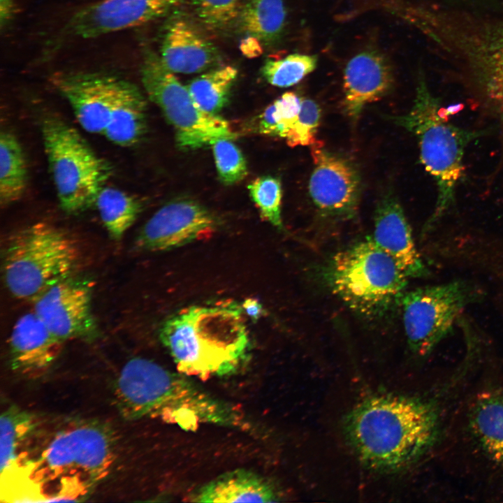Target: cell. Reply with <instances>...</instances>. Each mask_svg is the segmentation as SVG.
Segmentation results:
<instances>
[{
  "label": "cell",
  "instance_id": "obj_1",
  "mask_svg": "<svg viewBox=\"0 0 503 503\" xmlns=\"http://www.w3.org/2000/svg\"><path fill=\"white\" fill-rule=\"evenodd\" d=\"M116 458L112 428L94 420L68 423L34 455L1 475L6 497L24 502H78L110 473Z\"/></svg>",
  "mask_w": 503,
  "mask_h": 503
},
{
  "label": "cell",
  "instance_id": "obj_2",
  "mask_svg": "<svg viewBox=\"0 0 503 503\" xmlns=\"http://www.w3.org/2000/svg\"><path fill=\"white\" fill-rule=\"evenodd\" d=\"M113 396L118 411L129 421L160 419L185 431H196L201 425L251 428L240 408L213 396L189 376L144 358H131L122 367Z\"/></svg>",
  "mask_w": 503,
  "mask_h": 503
},
{
  "label": "cell",
  "instance_id": "obj_3",
  "mask_svg": "<svg viewBox=\"0 0 503 503\" xmlns=\"http://www.w3.org/2000/svg\"><path fill=\"white\" fill-rule=\"evenodd\" d=\"M438 416L429 402L397 395H374L358 403L344 423L358 458L380 471L407 467L433 445Z\"/></svg>",
  "mask_w": 503,
  "mask_h": 503
},
{
  "label": "cell",
  "instance_id": "obj_4",
  "mask_svg": "<svg viewBox=\"0 0 503 503\" xmlns=\"http://www.w3.org/2000/svg\"><path fill=\"white\" fill-rule=\"evenodd\" d=\"M242 312L224 302L191 306L165 321L159 338L178 372L203 380L233 374L250 346Z\"/></svg>",
  "mask_w": 503,
  "mask_h": 503
},
{
  "label": "cell",
  "instance_id": "obj_5",
  "mask_svg": "<svg viewBox=\"0 0 503 503\" xmlns=\"http://www.w3.org/2000/svg\"><path fill=\"white\" fill-rule=\"evenodd\" d=\"M398 125L416 137L420 159L435 180L437 198L435 210L425 224L430 231L455 202V191L464 177V153L467 145L485 134L484 131L463 129L444 117L439 100L420 78L411 110L405 115L390 117Z\"/></svg>",
  "mask_w": 503,
  "mask_h": 503
},
{
  "label": "cell",
  "instance_id": "obj_6",
  "mask_svg": "<svg viewBox=\"0 0 503 503\" xmlns=\"http://www.w3.org/2000/svg\"><path fill=\"white\" fill-rule=\"evenodd\" d=\"M323 276L335 295L369 318L380 317L400 303L408 278L372 237L335 254Z\"/></svg>",
  "mask_w": 503,
  "mask_h": 503
},
{
  "label": "cell",
  "instance_id": "obj_7",
  "mask_svg": "<svg viewBox=\"0 0 503 503\" xmlns=\"http://www.w3.org/2000/svg\"><path fill=\"white\" fill-rule=\"evenodd\" d=\"M78 260V247L64 231L45 222L31 224L13 235L5 247L6 286L15 298L34 300L66 279Z\"/></svg>",
  "mask_w": 503,
  "mask_h": 503
},
{
  "label": "cell",
  "instance_id": "obj_8",
  "mask_svg": "<svg viewBox=\"0 0 503 503\" xmlns=\"http://www.w3.org/2000/svg\"><path fill=\"white\" fill-rule=\"evenodd\" d=\"M45 152L62 209L78 212L94 204L112 170L73 127L56 117L41 126Z\"/></svg>",
  "mask_w": 503,
  "mask_h": 503
},
{
  "label": "cell",
  "instance_id": "obj_9",
  "mask_svg": "<svg viewBox=\"0 0 503 503\" xmlns=\"http://www.w3.org/2000/svg\"><path fill=\"white\" fill-rule=\"evenodd\" d=\"M140 77L148 97L174 128L180 148L194 150L212 145L220 138L236 137L226 119L206 112L196 105L187 86L152 50L144 51Z\"/></svg>",
  "mask_w": 503,
  "mask_h": 503
},
{
  "label": "cell",
  "instance_id": "obj_10",
  "mask_svg": "<svg viewBox=\"0 0 503 503\" xmlns=\"http://www.w3.org/2000/svg\"><path fill=\"white\" fill-rule=\"evenodd\" d=\"M476 292L469 283L460 280L405 292L400 304L404 333L412 352L420 356L429 354L476 298Z\"/></svg>",
  "mask_w": 503,
  "mask_h": 503
},
{
  "label": "cell",
  "instance_id": "obj_11",
  "mask_svg": "<svg viewBox=\"0 0 503 503\" xmlns=\"http://www.w3.org/2000/svg\"><path fill=\"white\" fill-rule=\"evenodd\" d=\"M186 0H101L77 11L66 36L94 38L141 26L170 14Z\"/></svg>",
  "mask_w": 503,
  "mask_h": 503
},
{
  "label": "cell",
  "instance_id": "obj_12",
  "mask_svg": "<svg viewBox=\"0 0 503 503\" xmlns=\"http://www.w3.org/2000/svg\"><path fill=\"white\" fill-rule=\"evenodd\" d=\"M314 169L309 181L312 201L324 215L352 218L357 212L361 182L356 166L316 142L311 146Z\"/></svg>",
  "mask_w": 503,
  "mask_h": 503
},
{
  "label": "cell",
  "instance_id": "obj_13",
  "mask_svg": "<svg viewBox=\"0 0 503 503\" xmlns=\"http://www.w3.org/2000/svg\"><path fill=\"white\" fill-rule=\"evenodd\" d=\"M219 225L206 207L191 199H178L159 209L145 224L136 245L143 250H170L212 235Z\"/></svg>",
  "mask_w": 503,
  "mask_h": 503
},
{
  "label": "cell",
  "instance_id": "obj_14",
  "mask_svg": "<svg viewBox=\"0 0 503 503\" xmlns=\"http://www.w3.org/2000/svg\"><path fill=\"white\" fill-rule=\"evenodd\" d=\"M126 80L103 73H59L52 82L71 105L87 132L103 134L111 110Z\"/></svg>",
  "mask_w": 503,
  "mask_h": 503
},
{
  "label": "cell",
  "instance_id": "obj_15",
  "mask_svg": "<svg viewBox=\"0 0 503 503\" xmlns=\"http://www.w3.org/2000/svg\"><path fill=\"white\" fill-rule=\"evenodd\" d=\"M92 296L84 284L64 279L34 300V312L58 338L65 342L94 334Z\"/></svg>",
  "mask_w": 503,
  "mask_h": 503
},
{
  "label": "cell",
  "instance_id": "obj_16",
  "mask_svg": "<svg viewBox=\"0 0 503 503\" xmlns=\"http://www.w3.org/2000/svg\"><path fill=\"white\" fill-rule=\"evenodd\" d=\"M159 55L170 71L184 74L209 70L220 59L214 44L182 14L172 15L165 24Z\"/></svg>",
  "mask_w": 503,
  "mask_h": 503
},
{
  "label": "cell",
  "instance_id": "obj_17",
  "mask_svg": "<svg viewBox=\"0 0 503 503\" xmlns=\"http://www.w3.org/2000/svg\"><path fill=\"white\" fill-rule=\"evenodd\" d=\"M64 342L34 311L24 314L15 322L9 339L12 370L27 377H40L56 361Z\"/></svg>",
  "mask_w": 503,
  "mask_h": 503
},
{
  "label": "cell",
  "instance_id": "obj_18",
  "mask_svg": "<svg viewBox=\"0 0 503 503\" xmlns=\"http://www.w3.org/2000/svg\"><path fill=\"white\" fill-rule=\"evenodd\" d=\"M372 238L408 277H422L428 274L403 209L391 192L386 194L377 205Z\"/></svg>",
  "mask_w": 503,
  "mask_h": 503
},
{
  "label": "cell",
  "instance_id": "obj_19",
  "mask_svg": "<svg viewBox=\"0 0 503 503\" xmlns=\"http://www.w3.org/2000/svg\"><path fill=\"white\" fill-rule=\"evenodd\" d=\"M393 84V73L386 58L375 50L353 57L344 71V104L347 115L357 119L363 108L386 95Z\"/></svg>",
  "mask_w": 503,
  "mask_h": 503
},
{
  "label": "cell",
  "instance_id": "obj_20",
  "mask_svg": "<svg viewBox=\"0 0 503 503\" xmlns=\"http://www.w3.org/2000/svg\"><path fill=\"white\" fill-rule=\"evenodd\" d=\"M277 488L262 476L244 469L227 472L203 486L194 495L196 502H275Z\"/></svg>",
  "mask_w": 503,
  "mask_h": 503
},
{
  "label": "cell",
  "instance_id": "obj_21",
  "mask_svg": "<svg viewBox=\"0 0 503 503\" xmlns=\"http://www.w3.org/2000/svg\"><path fill=\"white\" fill-rule=\"evenodd\" d=\"M146 101L138 87L126 80L111 110L103 136L111 143L129 147L145 133Z\"/></svg>",
  "mask_w": 503,
  "mask_h": 503
},
{
  "label": "cell",
  "instance_id": "obj_22",
  "mask_svg": "<svg viewBox=\"0 0 503 503\" xmlns=\"http://www.w3.org/2000/svg\"><path fill=\"white\" fill-rule=\"evenodd\" d=\"M286 9L283 0H247L242 6L238 22L247 35L266 46L277 44L286 26Z\"/></svg>",
  "mask_w": 503,
  "mask_h": 503
},
{
  "label": "cell",
  "instance_id": "obj_23",
  "mask_svg": "<svg viewBox=\"0 0 503 503\" xmlns=\"http://www.w3.org/2000/svg\"><path fill=\"white\" fill-rule=\"evenodd\" d=\"M471 426L486 455L503 467V391L486 394L478 400Z\"/></svg>",
  "mask_w": 503,
  "mask_h": 503
},
{
  "label": "cell",
  "instance_id": "obj_24",
  "mask_svg": "<svg viewBox=\"0 0 503 503\" xmlns=\"http://www.w3.org/2000/svg\"><path fill=\"white\" fill-rule=\"evenodd\" d=\"M36 427L37 421L34 416L16 406L11 405L1 413V474L13 467L22 456Z\"/></svg>",
  "mask_w": 503,
  "mask_h": 503
},
{
  "label": "cell",
  "instance_id": "obj_25",
  "mask_svg": "<svg viewBox=\"0 0 503 503\" xmlns=\"http://www.w3.org/2000/svg\"><path fill=\"white\" fill-rule=\"evenodd\" d=\"M94 205L106 231L116 241H119L134 224L142 207L135 196L105 186L98 194Z\"/></svg>",
  "mask_w": 503,
  "mask_h": 503
},
{
  "label": "cell",
  "instance_id": "obj_26",
  "mask_svg": "<svg viewBox=\"0 0 503 503\" xmlns=\"http://www.w3.org/2000/svg\"><path fill=\"white\" fill-rule=\"evenodd\" d=\"M27 183V165L22 147L8 131L0 136V202L8 205L24 194Z\"/></svg>",
  "mask_w": 503,
  "mask_h": 503
},
{
  "label": "cell",
  "instance_id": "obj_27",
  "mask_svg": "<svg viewBox=\"0 0 503 503\" xmlns=\"http://www.w3.org/2000/svg\"><path fill=\"white\" fill-rule=\"evenodd\" d=\"M237 75L238 70L232 66L214 68L196 77L187 87L200 108L216 115L226 104Z\"/></svg>",
  "mask_w": 503,
  "mask_h": 503
},
{
  "label": "cell",
  "instance_id": "obj_28",
  "mask_svg": "<svg viewBox=\"0 0 503 503\" xmlns=\"http://www.w3.org/2000/svg\"><path fill=\"white\" fill-rule=\"evenodd\" d=\"M479 78L489 107L503 125V29L486 51Z\"/></svg>",
  "mask_w": 503,
  "mask_h": 503
},
{
  "label": "cell",
  "instance_id": "obj_29",
  "mask_svg": "<svg viewBox=\"0 0 503 503\" xmlns=\"http://www.w3.org/2000/svg\"><path fill=\"white\" fill-rule=\"evenodd\" d=\"M317 61L316 56L298 53L279 59H268L263 66L262 75L273 86L289 87L312 73Z\"/></svg>",
  "mask_w": 503,
  "mask_h": 503
},
{
  "label": "cell",
  "instance_id": "obj_30",
  "mask_svg": "<svg viewBox=\"0 0 503 503\" xmlns=\"http://www.w3.org/2000/svg\"><path fill=\"white\" fill-rule=\"evenodd\" d=\"M248 189L261 217L274 226L282 228V191L280 180L270 175L261 176L249 184Z\"/></svg>",
  "mask_w": 503,
  "mask_h": 503
},
{
  "label": "cell",
  "instance_id": "obj_31",
  "mask_svg": "<svg viewBox=\"0 0 503 503\" xmlns=\"http://www.w3.org/2000/svg\"><path fill=\"white\" fill-rule=\"evenodd\" d=\"M198 20L207 29L224 31L238 22L241 0H194Z\"/></svg>",
  "mask_w": 503,
  "mask_h": 503
},
{
  "label": "cell",
  "instance_id": "obj_32",
  "mask_svg": "<svg viewBox=\"0 0 503 503\" xmlns=\"http://www.w3.org/2000/svg\"><path fill=\"white\" fill-rule=\"evenodd\" d=\"M231 140L220 138L212 144L219 177L226 184L240 182L247 174L246 160Z\"/></svg>",
  "mask_w": 503,
  "mask_h": 503
},
{
  "label": "cell",
  "instance_id": "obj_33",
  "mask_svg": "<svg viewBox=\"0 0 503 503\" xmlns=\"http://www.w3.org/2000/svg\"><path fill=\"white\" fill-rule=\"evenodd\" d=\"M320 118L321 110L319 105L313 100L302 99L298 116L285 138L287 144L291 147H296L312 146L316 143V133Z\"/></svg>",
  "mask_w": 503,
  "mask_h": 503
},
{
  "label": "cell",
  "instance_id": "obj_34",
  "mask_svg": "<svg viewBox=\"0 0 503 503\" xmlns=\"http://www.w3.org/2000/svg\"><path fill=\"white\" fill-rule=\"evenodd\" d=\"M300 99L293 92H286L266 109L277 124V137L286 138L301 108Z\"/></svg>",
  "mask_w": 503,
  "mask_h": 503
},
{
  "label": "cell",
  "instance_id": "obj_35",
  "mask_svg": "<svg viewBox=\"0 0 503 503\" xmlns=\"http://www.w3.org/2000/svg\"><path fill=\"white\" fill-rule=\"evenodd\" d=\"M240 48L242 54L249 58L258 57L263 52V46L261 41L256 38L249 35L241 41Z\"/></svg>",
  "mask_w": 503,
  "mask_h": 503
},
{
  "label": "cell",
  "instance_id": "obj_36",
  "mask_svg": "<svg viewBox=\"0 0 503 503\" xmlns=\"http://www.w3.org/2000/svg\"><path fill=\"white\" fill-rule=\"evenodd\" d=\"M243 312L252 320L257 321L263 315V307L258 300L249 298L242 305Z\"/></svg>",
  "mask_w": 503,
  "mask_h": 503
}]
</instances>
